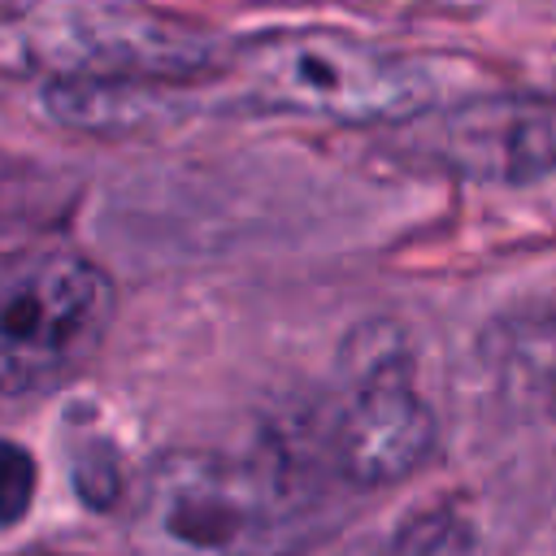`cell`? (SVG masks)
Wrapping results in <instances>:
<instances>
[{"label":"cell","instance_id":"52a82bcc","mask_svg":"<svg viewBox=\"0 0 556 556\" xmlns=\"http://www.w3.org/2000/svg\"><path fill=\"white\" fill-rule=\"evenodd\" d=\"M182 104V87L169 83H87V78H48L43 109L74 130L122 135L152 126Z\"/></svg>","mask_w":556,"mask_h":556},{"label":"cell","instance_id":"277c9868","mask_svg":"<svg viewBox=\"0 0 556 556\" xmlns=\"http://www.w3.org/2000/svg\"><path fill=\"white\" fill-rule=\"evenodd\" d=\"M113 321V278L74 248H26L0 274V378L9 395L74 374Z\"/></svg>","mask_w":556,"mask_h":556},{"label":"cell","instance_id":"8992f818","mask_svg":"<svg viewBox=\"0 0 556 556\" xmlns=\"http://www.w3.org/2000/svg\"><path fill=\"white\" fill-rule=\"evenodd\" d=\"M421 148L465 178H543L556 169V96H486L460 104L426 126Z\"/></svg>","mask_w":556,"mask_h":556},{"label":"cell","instance_id":"7a4b0ae2","mask_svg":"<svg viewBox=\"0 0 556 556\" xmlns=\"http://www.w3.org/2000/svg\"><path fill=\"white\" fill-rule=\"evenodd\" d=\"M226 74L252 104L343 126H395L434 96L430 70L339 30L256 35L235 48Z\"/></svg>","mask_w":556,"mask_h":556},{"label":"cell","instance_id":"9c48e42d","mask_svg":"<svg viewBox=\"0 0 556 556\" xmlns=\"http://www.w3.org/2000/svg\"><path fill=\"white\" fill-rule=\"evenodd\" d=\"M35 491V465L17 443H4V469H0V504H4V526H17Z\"/></svg>","mask_w":556,"mask_h":556},{"label":"cell","instance_id":"6da1fadb","mask_svg":"<svg viewBox=\"0 0 556 556\" xmlns=\"http://www.w3.org/2000/svg\"><path fill=\"white\" fill-rule=\"evenodd\" d=\"M313 508L269 460L178 447L143 469L126 539L135 556H295L313 534Z\"/></svg>","mask_w":556,"mask_h":556},{"label":"cell","instance_id":"ba28073f","mask_svg":"<svg viewBox=\"0 0 556 556\" xmlns=\"http://www.w3.org/2000/svg\"><path fill=\"white\" fill-rule=\"evenodd\" d=\"M361 556H473V530L456 508L439 504L400 521Z\"/></svg>","mask_w":556,"mask_h":556},{"label":"cell","instance_id":"5b68a950","mask_svg":"<svg viewBox=\"0 0 556 556\" xmlns=\"http://www.w3.org/2000/svg\"><path fill=\"white\" fill-rule=\"evenodd\" d=\"M434 447V417L417 395L408 365L395 352H378L356 365L343 400L326 421V460L356 486H387L408 478Z\"/></svg>","mask_w":556,"mask_h":556},{"label":"cell","instance_id":"3957f363","mask_svg":"<svg viewBox=\"0 0 556 556\" xmlns=\"http://www.w3.org/2000/svg\"><path fill=\"white\" fill-rule=\"evenodd\" d=\"M13 39L52 78L182 87L222 65L213 30L139 0H52Z\"/></svg>","mask_w":556,"mask_h":556}]
</instances>
